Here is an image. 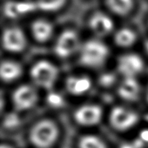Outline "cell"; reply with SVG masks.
<instances>
[{
	"mask_svg": "<svg viewBox=\"0 0 148 148\" xmlns=\"http://www.w3.org/2000/svg\"><path fill=\"white\" fill-rule=\"evenodd\" d=\"M59 135L58 125L49 119L39 120L29 131L30 143L37 148H49L54 144Z\"/></svg>",
	"mask_w": 148,
	"mask_h": 148,
	"instance_id": "cell-1",
	"label": "cell"
},
{
	"mask_svg": "<svg viewBox=\"0 0 148 148\" xmlns=\"http://www.w3.org/2000/svg\"><path fill=\"white\" fill-rule=\"evenodd\" d=\"M109 55V49L106 44L97 39L84 42L80 49V62L84 66L97 68L106 61Z\"/></svg>",
	"mask_w": 148,
	"mask_h": 148,
	"instance_id": "cell-2",
	"label": "cell"
},
{
	"mask_svg": "<svg viewBox=\"0 0 148 148\" xmlns=\"http://www.w3.org/2000/svg\"><path fill=\"white\" fill-rule=\"evenodd\" d=\"M30 76L39 87L50 89L58 79V69L49 61H40L34 64L30 70Z\"/></svg>",
	"mask_w": 148,
	"mask_h": 148,
	"instance_id": "cell-3",
	"label": "cell"
},
{
	"mask_svg": "<svg viewBox=\"0 0 148 148\" xmlns=\"http://www.w3.org/2000/svg\"><path fill=\"white\" fill-rule=\"evenodd\" d=\"M81 41L77 32L65 29L58 36L54 45V52L61 58H69L81 49Z\"/></svg>",
	"mask_w": 148,
	"mask_h": 148,
	"instance_id": "cell-4",
	"label": "cell"
},
{
	"mask_svg": "<svg viewBox=\"0 0 148 148\" xmlns=\"http://www.w3.org/2000/svg\"><path fill=\"white\" fill-rule=\"evenodd\" d=\"M138 116L134 112L122 107L114 108L110 113V124L116 131L124 132L135 125Z\"/></svg>",
	"mask_w": 148,
	"mask_h": 148,
	"instance_id": "cell-5",
	"label": "cell"
},
{
	"mask_svg": "<svg viewBox=\"0 0 148 148\" xmlns=\"http://www.w3.org/2000/svg\"><path fill=\"white\" fill-rule=\"evenodd\" d=\"M26 37L23 30L18 27H10L3 31V46L10 53H20L26 46Z\"/></svg>",
	"mask_w": 148,
	"mask_h": 148,
	"instance_id": "cell-6",
	"label": "cell"
},
{
	"mask_svg": "<svg viewBox=\"0 0 148 148\" xmlns=\"http://www.w3.org/2000/svg\"><path fill=\"white\" fill-rule=\"evenodd\" d=\"M12 100L14 106L18 111H24L35 105L38 100V95L31 86L22 85L14 91Z\"/></svg>",
	"mask_w": 148,
	"mask_h": 148,
	"instance_id": "cell-7",
	"label": "cell"
},
{
	"mask_svg": "<svg viewBox=\"0 0 148 148\" xmlns=\"http://www.w3.org/2000/svg\"><path fill=\"white\" fill-rule=\"evenodd\" d=\"M38 10L36 2L32 1H7L5 3L3 8V14L8 18L16 19L18 18L26 16Z\"/></svg>",
	"mask_w": 148,
	"mask_h": 148,
	"instance_id": "cell-8",
	"label": "cell"
},
{
	"mask_svg": "<svg viewBox=\"0 0 148 148\" xmlns=\"http://www.w3.org/2000/svg\"><path fill=\"white\" fill-rule=\"evenodd\" d=\"M117 67L119 73L126 77H134L143 71L144 62L138 54L127 53L119 58Z\"/></svg>",
	"mask_w": 148,
	"mask_h": 148,
	"instance_id": "cell-9",
	"label": "cell"
},
{
	"mask_svg": "<svg viewBox=\"0 0 148 148\" xmlns=\"http://www.w3.org/2000/svg\"><path fill=\"white\" fill-rule=\"evenodd\" d=\"M102 118V109L98 105H84L74 113V119L78 124L93 126L98 124Z\"/></svg>",
	"mask_w": 148,
	"mask_h": 148,
	"instance_id": "cell-10",
	"label": "cell"
},
{
	"mask_svg": "<svg viewBox=\"0 0 148 148\" xmlns=\"http://www.w3.org/2000/svg\"><path fill=\"white\" fill-rule=\"evenodd\" d=\"M91 30L99 37H105L114 29L113 20L108 14L102 12L94 13L89 19Z\"/></svg>",
	"mask_w": 148,
	"mask_h": 148,
	"instance_id": "cell-11",
	"label": "cell"
},
{
	"mask_svg": "<svg viewBox=\"0 0 148 148\" xmlns=\"http://www.w3.org/2000/svg\"><path fill=\"white\" fill-rule=\"evenodd\" d=\"M31 32L37 42H46L53 34V26L46 19H37L31 25Z\"/></svg>",
	"mask_w": 148,
	"mask_h": 148,
	"instance_id": "cell-12",
	"label": "cell"
},
{
	"mask_svg": "<svg viewBox=\"0 0 148 148\" xmlns=\"http://www.w3.org/2000/svg\"><path fill=\"white\" fill-rule=\"evenodd\" d=\"M139 85L134 77H126L118 88V93L122 99L135 100L139 94Z\"/></svg>",
	"mask_w": 148,
	"mask_h": 148,
	"instance_id": "cell-13",
	"label": "cell"
},
{
	"mask_svg": "<svg viewBox=\"0 0 148 148\" xmlns=\"http://www.w3.org/2000/svg\"><path fill=\"white\" fill-rule=\"evenodd\" d=\"M23 69L18 63L12 61H4L0 67V76L5 82H10L22 75Z\"/></svg>",
	"mask_w": 148,
	"mask_h": 148,
	"instance_id": "cell-14",
	"label": "cell"
},
{
	"mask_svg": "<svg viewBox=\"0 0 148 148\" xmlns=\"http://www.w3.org/2000/svg\"><path fill=\"white\" fill-rule=\"evenodd\" d=\"M137 36L135 31L129 28L119 29L115 34V42L120 47L127 48L135 44Z\"/></svg>",
	"mask_w": 148,
	"mask_h": 148,
	"instance_id": "cell-15",
	"label": "cell"
},
{
	"mask_svg": "<svg viewBox=\"0 0 148 148\" xmlns=\"http://www.w3.org/2000/svg\"><path fill=\"white\" fill-rule=\"evenodd\" d=\"M110 10L117 15H126L132 10L134 0H106Z\"/></svg>",
	"mask_w": 148,
	"mask_h": 148,
	"instance_id": "cell-16",
	"label": "cell"
},
{
	"mask_svg": "<svg viewBox=\"0 0 148 148\" xmlns=\"http://www.w3.org/2000/svg\"><path fill=\"white\" fill-rule=\"evenodd\" d=\"M38 9L46 12H54L64 6L66 0H35Z\"/></svg>",
	"mask_w": 148,
	"mask_h": 148,
	"instance_id": "cell-17",
	"label": "cell"
},
{
	"mask_svg": "<svg viewBox=\"0 0 148 148\" xmlns=\"http://www.w3.org/2000/svg\"><path fill=\"white\" fill-rule=\"evenodd\" d=\"M79 148H108L100 138L94 135L83 136L79 141Z\"/></svg>",
	"mask_w": 148,
	"mask_h": 148,
	"instance_id": "cell-18",
	"label": "cell"
},
{
	"mask_svg": "<svg viewBox=\"0 0 148 148\" xmlns=\"http://www.w3.org/2000/svg\"><path fill=\"white\" fill-rule=\"evenodd\" d=\"M91 81L87 77H77L73 95H81L90 89Z\"/></svg>",
	"mask_w": 148,
	"mask_h": 148,
	"instance_id": "cell-19",
	"label": "cell"
},
{
	"mask_svg": "<svg viewBox=\"0 0 148 148\" xmlns=\"http://www.w3.org/2000/svg\"><path fill=\"white\" fill-rule=\"evenodd\" d=\"M19 117L15 113H9L4 117L3 125L5 128L13 129L19 125Z\"/></svg>",
	"mask_w": 148,
	"mask_h": 148,
	"instance_id": "cell-20",
	"label": "cell"
},
{
	"mask_svg": "<svg viewBox=\"0 0 148 148\" xmlns=\"http://www.w3.org/2000/svg\"><path fill=\"white\" fill-rule=\"evenodd\" d=\"M47 101L48 103L53 107L55 108H59L63 105V99L59 94L54 93V92H50L47 97Z\"/></svg>",
	"mask_w": 148,
	"mask_h": 148,
	"instance_id": "cell-21",
	"label": "cell"
},
{
	"mask_svg": "<svg viewBox=\"0 0 148 148\" xmlns=\"http://www.w3.org/2000/svg\"><path fill=\"white\" fill-rule=\"evenodd\" d=\"M116 80L115 76L112 73H105L102 75L100 78V84L104 87H109L114 83Z\"/></svg>",
	"mask_w": 148,
	"mask_h": 148,
	"instance_id": "cell-22",
	"label": "cell"
},
{
	"mask_svg": "<svg viewBox=\"0 0 148 148\" xmlns=\"http://www.w3.org/2000/svg\"><path fill=\"white\" fill-rule=\"evenodd\" d=\"M76 81L77 77H69L67 78L66 82H65V86L69 92L71 94H73L74 89H75V85H76Z\"/></svg>",
	"mask_w": 148,
	"mask_h": 148,
	"instance_id": "cell-23",
	"label": "cell"
},
{
	"mask_svg": "<svg viewBox=\"0 0 148 148\" xmlns=\"http://www.w3.org/2000/svg\"><path fill=\"white\" fill-rule=\"evenodd\" d=\"M140 138L143 142L148 143V130H143L140 133Z\"/></svg>",
	"mask_w": 148,
	"mask_h": 148,
	"instance_id": "cell-24",
	"label": "cell"
},
{
	"mask_svg": "<svg viewBox=\"0 0 148 148\" xmlns=\"http://www.w3.org/2000/svg\"><path fill=\"white\" fill-rule=\"evenodd\" d=\"M120 148H134V147H133V145L123 144L120 147Z\"/></svg>",
	"mask_w": 148,
	"mask_h": 148,
	"instance_id": "cell-25",
	"label": "cell"
},
{
	"mask_svg": "<svg viewBox=\"0 0 148 148\" xmlns=\"http://www.w3.org/2000/svg\"><path fill=\"white\" fill-rule=\"evenodd\" d=\"M0 148H13V147L7 144H2L1 145V147H0Z\"/></svg>",
	"mask_w": 148,
	"mask_h": 148,
	"instance_id": "cell-26",
	"label": "cell"
},
{
	"mask_svg": "<svg viewBox=\"0 0 148 148\" xmlns=\"http://www.w3.org/2000/svg\"><path fill=\"white\" fill-rule=\"evenodd\" d=\"M144 46H145V49H146V51L147 52V53H148V40L145 42Z\"/></svg>",
	"mask_w": 148,
	"mask_h": 148,
	"instance_id": "cell-27",
	"label": "cell"
},
{
	"mask_svg": "<svg viewBox=\"0 0 148 148\" xmlns=\"http://www.w3.org/2000/svg\"><path fill=\"white\" fill-rule=\"evenodd\" d=\"M147 101H148V89H147Z\"/></svg>",
	"mask_w": 148,
	"mask_h": 148,
	"instance_id": "cell-28",
	"label": "cell"
}]
</instances>
